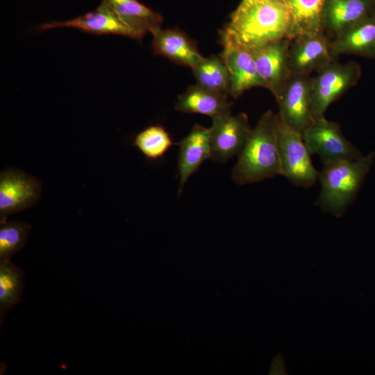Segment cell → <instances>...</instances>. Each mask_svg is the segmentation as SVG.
<instances>
[{"label": "cell", "mask_w": 375, "mask_h": 375, "mask_svg": "<svg viewBox=\"0 0 375 375\" xmlns=\"http://www.w3.org/2000/svg\"><path fill=\"white\" fill-rule=\"evenodd\" d=\"M290 25V12L285 0H266L236 9L221 31V41L254 50L288 38Z\"/></svg>", "instance_id": "1"}, {"label": "cell", "mask_w": 375, "mask_h": 375, "mask_svg": "<svg viewBox=\"0 0 375 375\" xmlns=\"http://www.w3.org/2000/svg\"><path fill=\"white\" fill-rule=\"evenodd\" d=\"M276 122L277 114L267 110L251 128L232 171V179L237 184H249L281 175Z\"/></svg>", "instance_id": "2"}, {"label": "cell", "mask_w": 375, "mask_h": 375, "mask_svg": "<svg viewBox=\"0 0 375 375\" xmlns=\"http://www.w3.org/2000/svg\"><path fill=\"white\" fill-rule=\"evenodd\" d=\"M374 153L353 160H344L324 165L319 172L321 185L317 205L324 211L337 217L342 215L354 201L368 173Z\"/></svg>", "instance_id": "3"}, {"label": "cell", "mask_w": 375, "mask_h": 375, "mask_svg": "<svg viewBox=\"0 0 375 375\" xmlns=\"http://www.w3.org/2000/svg\"><path fill=\"white\" fill-rule=\"evenodd\" d=\"M277 138L281 175L296 186L312 187L319 176L311 153L300 133L286 124L277 114Z\"/></svg>", "instance_id": "4"}, {"label": "cell", "mask_w": 375, "mask_h": 375, "mask_svg": "<svg viewBox=\"0 0 375 375\" xmlns=\"http://www.w3.org/2000/svg\"><path fill=\"white\" fill-rule=\"evenodd\" d=\"M360 76V66L355 62L335 60L317 72L312 77V119L324 117L329 106L356 85Z\"/></svg>", "instance_id": "5"}, {"label": "cell", "mask_w": 375, "mask_h": 375, "mask_svg": "<svg viewBox=\"0 0 375 375\" xmlns=\"http://www.w3.org/2000/svg\"><path fill=\"white\" fill-rule=\"evenodd\" d=\"M301 135L311 154L317 155L324 165L363 156L344 137L340 125L325 117L312 119Z\"/></svg>", "instance_id": "6"}, {"label": "cell", "mask_w": 375, "mask_h": 375, "mask_svg": "<svg viewBox=\"0 0 375 375\" xmlns=\"http://www.w3.org/2000/svg\"><path fill=\"white\" fill-rule=\"evenodd\" d=\"M42 192L41 182L34 176L16 167L3 169L0 173V222L37 205Z\"/></svg>", "instance_id": "7"}, {"label": "cell", "mask_w": 375, "mask_h": 375, "mask_svg": "<svg viewBox=\"0 0 375 375\" xmlns=\"http://www.w3.org/2000/svg\"><path fill=\"white\" fill-rule=\"evenodd\" d=\"M251 130L248 116L244 112L236 115L228 114L213 119L210 127V159L224 163L238 156Z\"/></svg>", "instance_id": "8"}, {"label": "cell", "mask_w": 375, "mask_h": 375, "mask_svg": "<svg viewBox=\"0 0 375 375\" xmlns=\"http://www.w3.org/2000/svg\"><path fill=\"white\" fill-rule=\"evenodd\" d=\"M312 77L292 74L276 101L278 116L300 133L312 120Z\"/></svg>", "instance_id": "9"}, {"label": "cell", "mask_w": 375, "mask_h": 375, "mask_svg": "<svg viewBox=\"0 0 375 375\" xmlns=\"http://www.w3.org/2000/svg\"><path fill=\"white\" fill-rule=\"evenodd\" d=\"M288 38L268 43L253 50L256 69L263 88L268 89L277 101L292 76Z\"/></svg>", "instance_id": "10"}, {"label": "cell", "mask_w": 375, "mask_h": 375, "mask_svg": "<svg viewBox=\"0 0 375 375\" xmlns=\"http://www.w3.org/2000/svg\"><path fill=\"white\" fill-rule=\"evenodd\" d=\"M331 40L323 32L290 40L288 51L292 74L308 75L335 61Z\"/></svg>", "instance_id": "11"}, {"label": "cell", "mask_w": 375, "mask_h": 375, "mask_svg": "<svg viewBox=\"0 0 375 375\" xmlns=\"http://www.w3.org/2000/svg\"><path fill=\"white\" fill-rule=\"evenodd\" d=\"M223 51L220 57L230 77V95L235 99L246 90L263 87L258 76L253 50L228 41H221Z\"/></svg>", "instance_id": "12"}, {"label": "cell", "mask_w": 375, "mask_h": 375, "mask_svg": "<svg viewBox=\"0 0 375 375\" xmlns=\"http://www.w3.org/2000/svg\"><path fill=\"white\" fill-rule=\"evenodd\" d=\"M69 27L94 34H115L138 39L136 34L125 25L103 1L95 10L65 22H52L39 26L40 31Z\"/></svg>", "instance_id": "13"}, {"label": "cell", "mask_w": 375, "mask_h": 375, "mask_svg": "<svg viewBox=\"0 0 375 375\" xmlns=\"http://www.w3.org/2000/svg\"><path fill=\"white\" fill-rule=\"evenodd\" d=\"M177 144L179 145L178 169L180 178L178 192L181 194L189 178L205 160L210 158V128L195 124Z\"/></svg>", "instance_id": "14"}, {"label": "cell", "mask_w": 375, "mask_h": 375, "mask_svg": "<svg viewBox=\"0 0 375 375\" xmlns=\"http://www.w3.org/2000/svg\"><path fill=\"white\" fill-rule=\"evenodd\" d=\"M373 0H326L322 31L333 38L372 14Z\"/></svg>", "instance_id": "15"}, {"label": "cell", "mask_w": 375, "mask_h": 375, "mask_svg": "<svg viewBox=\"0 0 375 375\" xmlns=\"http://www.w3.org/2000/svg\"><path fill=\"white\" fill-rule=\"evenodd\" d=\"M155 55L162 56L174 62L192 68L203 59L196 44L178 29L158 28L152 33Z\"/></svg>", "instance_id": "16"}, {"label": "cell", "mask_w": 375, "mask_h": 375, "mask_svg": "<svg viewBox=\"0 0 375 375\" xmlns=\"http://www.w3.org/2000/svg\"><path fill=\"white\" fill-rule=\"evenodd\" d=\"M333 55L348 53L375 58V15L360 20L331 40Z\"/></svg>", "instance_id": "17"}, {"label": "cell", "mask_w": 375, "mask_h": 375, "mask_svg": "<svg viewBox=\"0 0 375 375\" xmlns=\"http://www.w3.org/2000/svg\"><path fill=\"white\" fill-rule=\"evenodd\" d=\"M228 96L199 85H192L178 96L175 109L185 113H198L215 119L231 114Z\"/></svg>", "instance_id": "18"}, {"label": "cell", "mask_w": 375, "mask_h": 375, "mask_svg": "<svg viewBox=\"0 0 375 375\" xmlns=\"http://www.w3.org/2000/svg\"><path fill=\"white\" fill-rule=\"evenodd\" d=\"M141 39L161 28L162 17L138 0H102Z\"/></svg>", "instance_id": "19"}, {"label": "cell", "mask_w": 375, "mask_h": 375, "mask_svg": "<svg viewBox=\"0 0 375 375\" xmlns=\"http://www.w3.org/2000/svg\"><path fill=\"white\" fill-rule=\"evenodd\" d=\"M291 15L288 38L293 39L322 31V19L326 0H285Z\"/></svg>", "instance_id": "20"}, {"label": "cell", "mask_w": 375, "mask_h": 375, "mask_svg": "<svg viewBox=\"0 0 375 375\" xmlns=\"http://www.w3.org/2000/svg\"><path fill=\"white\" fill-rule=\"evenodd\" d=\"M192 69L197 85L227 96L230 95V77L226 66L220 56L203 57Z\"/></svg>", "instance_id": "21"}, {"label": "cell", "mask_w": 375, "mask_h": 375, "mask_svg": "<svg viewBox=\"0 0 375 375\" xmlns=\"http://www.w3.org/2000/svg\"><path fill=\"white\" fill-rule=\"evenodd\" d=\"M24 285L23 270L10 260L0 261V316L1 322L5 312L17 306L21 301Z\"/></svg>", "instance_id": "22"}, {"label": "cell", "mask_w": 375, "mask_h": 375, "mask_svg": "<svg viewBox=\"0 0 375 375\" xmlns=\"http://www.w3.org/2000/svg\"><path fill=\"white\" fill-rule=\"evenodd\" d=\"M133 144L150 160L162 158L174 144L166 129L160 125H151L139 132Z\"/></svg>", "instance_id": "23"}, {"label": "cell", "mask_w": 375, "mask_h": 375, "mask_svg": "<svg viewBox=\"0 0 375 375\" xmlns=\"http://www.w3.org/2000/svg\"><path fill=\"white\" fill-rule=\"evenodd\" d=\"M31 229L25 222H0V261L10 260L24 248Z\"/></svg>", "instance_id": "24"}, {"label": "cell", "mask_w": 375, "mask_h": 375, "mask_svg": "<svg viewBox=\"0 0 375 375\" xmlns=\"http://www.w3.org/2000/svg\"><path fill=\"white\" fill-rule=\"evenodd\" d=\"M264 1H266V0H242L240 4L239 5L237 9L242 10L254 3H259Z\"/></svg>", "instance_id": "25"}]
</instances>
